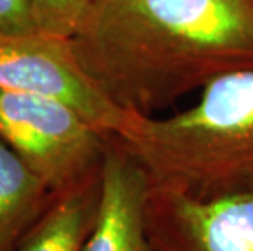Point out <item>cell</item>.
Instances as JSON below:
<instances>
[{"mask_svg":"<svg viewBox=\"0 0 253 251\" xmlns=\"http://www.w3.org/2000/svg\"><path fill=\"white\" fill-rule=\"evenodd\" d=\"M147 233L154 251H253V179L206 194L150 184Z\"/></svg>","mask_w":253,"mask_h":251,"instance_id":"5","label":"cell"},{"mask_svg":"<svg viewBox=\"0 0 253 251\" xmlns=\"http://www.w3.org/2000/svg\"><path fill=\"white\" fill-rule=\"evenodd\" d=\"M110 137L61 101L0 88V139L52 193L98 178Z\"/></svg>","mask_w":253,"mask_h":251,"instance_id":"3","label":"cell"},{"mask_svg":"<svg viewBox=\"0 0 253 251\" xmlns=\"http://www.w3.org/2000/svg\"><path fill=\"white\" fill-rule=\"evenodd\" d=\"M118 139L155 188L206 194L253 179V71L214 80L176 114L134 113Z\"/></svg>","mask_w":253,"mask_h":251,"instance_id":"2","label":"cell"},{"mask_svg":"<svg viewBox=\"0 0 253 251\" xmlns=\"http://www.w3.org/2000/svg\"><path fill=\"white\" fill-rule=\"evenodd\" d=\"M71 46L118 106L155 116L253 71V0H96Z\"/></svg>","mask_w":253,"mask_h":251,"instance_id":"1","label":"cell"},{"mask_svg":"<svg viewBox=\"0 0 253 251\" xmlns=\"http://www.w3.org/2000/svg\"><path fill=\"white\" fill-rule=\"evenodd\" d=\"M150 179L141 162L111 136L101 170L100 206L84 251H154L147 233Z\"/></svg>","mask_w":253,"mask_h":251,"instance_id":"6","label":"cell"},{"mask_svg":"<svg viewBox=\"0 0 253 251\" xmlns=\"http://www.w3.org/2000/svg\"><path fill=\"white\" fill-rule=\"evenodd\" d=\"M101 175L56 193L17 251H84L100 206Z\"/></svg>","mask_w":253,"mask_h":251,"instance_id":"7","label":"cell"},{"mask_svg":"<svg viewBox=\"0 0 253 251\" xmlns=\"http://www.w3.org/2000/svg\"><path fill=\"white\" fill-rule=\"evenodd\" d=\"M42 33L30 0H0V38Z\"/></svg>","mask_w":253,"mask_h":251,"instance_id":"10","label":"cell"},{"mask_svg":"<svg viewBox=\"0 0 253 251\" xmlns=\"http://www.w3.org/2000/svg\"><path fill=\"white\" fill-rule=\"evenodd\" d=\"M96 0H30L42 33L71 39L82 28Z\"/></svg>","mask_w":253,"mask_h":251,"instance_id":"9","label":"cell"},{"mask_svg":"<svg viewBox=\"0 0 253 251\" xmlns=\"http://www.w3.org/2000/svg\"><path fill=\"white\" fill-rule=\"evenodd\" d=\"M54 194L0 139V251H17Z\"/></svg>","mask_w":253,"mask_h":251,"instance_id":"8","label":"cell"},{"mask_svg":"<svg viewBox=\"0 0 253 251\" xmlns=\"http://www.w3.org/2000/svg\"><path fill=\"white\" fill-rule=\"evenodd\" d=\"M0 88L61 101L106 136L121 137L134 114L85 72L71 39L47 33L0 38Z\"/></svg>","mask_w":253,"mask_h":251,"instance_id":"4","label":"cell"}]
</instances>
